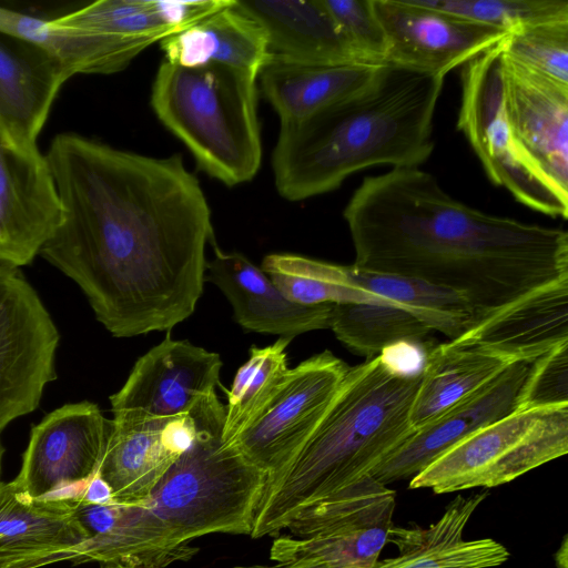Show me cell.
<instances>
[{
  "instance_id": "obj_31",
  "label": "cell",
  "mask_w": 568,
  "mask_h": 568,
  "mask_svg": "<svg viewBox=\"0 0 568 568\" xmlns=\"http://www.w3.org/2000/svg\"><path fill=\"white\" fill-rule=\"evenodd\" d=\"M261 268L290 301L302 305L372 303L399 306L346 283L344 265L292 253H273L263 258Z\"/></svg>"
},
{
  "instance_id": "obj_18",
  "label": "cell",
  "mask_w": 568,
  "mask_h": 568,
  "mask_svg": "<svg viewBox=\"0 0 568 568\" xmlns=\"http://www.w3.org/2000/svg\"><path fill=\"white\" fill-rule=\"evenodd\" d=\"M111 422L97 473L110 486L114 503H142L191 444L193 420L187 415L172 420Z\"/></svg>"
},
{
  "instance_id": "obj_14",
  "label": "cell",
  "mask_w": 568,
  "mask_h": 568,
  "mask_svg": "<svg viewBox=\"0 0 568 568\" xmlns=\"http://www.w3.org/2000/svg\"><path fill=\"white\" fill-rule=\"evenodd\" d=\"M111 425L88 400L52 410L31 429L13 480L33 498L71 493L98 471Z\"/></svg>"
},
{
  "instance_id": "obj_36",
  "label": "cell",
  "mask_w": 568,
  "mask_h": 568,
  "mask_svg": "<svg viewBox=\"0 0 568 568\" xmlns=\"http://www.w3.org/2000/svg\"><path fill=\"white\" fill-rule=\"evenodd\" d=\"M323 2L362 62L385 63L386 39L371 0H323Z\"/></svg>"
},
{
  "instance_id": "obj_33",
  "label": "cell",
  "mask_w": 568,
  "mask_h": 568,
  "mask_svg": "<svg viewBox=\"0 0 568 568\" xmlns=\"http://www.w3.org/2000/svg\"><path fill=\"white\" fill-rule=\"evenodd\" d=\"M427 6L515 33L568 18V0H423Z\"/></svg>"
},
{
  "instance_id": "obj_12",
  "label": "cell",
  "mask_w": 568,
  "mask_h": 568,
  "mask_svg": "<svg viewBox=\"0 0 568 568\" xmlns=\"http://www.w3.org/2000/svg\"><path fill=\"white\" fill-rule=\"evenodd\" d=\"M386 39L385 63L445 77L508 32L427 6L423 0H371Z\"/></svg>"
},
{
  "instance_id": "obj_40",
  "label": "cell",
  "mask_w": 568,
  "mask_h": 568,
  "mask_svg": "<svg viewBox=\"0 0 568 568\" xmlns=\"http://www.w3.org/2000/svg\"><path fill=\"white\" fill-rule=\"evenodd\" d=\"M73 552H50L33 555L0 554V568H40L59 561H72Z\"/></svg>"
},
{
  "instance_id": "obj_41",
  "label": "cell",
  "mask_w": 568,
  "mask_h": 568,
  "mask_svg": "<svg viewBox=\"0 0 568 568\" xmlns=\"http://www.w3.org/2000/svg\"><path fill=\"white\" fill-rule=\"evenodd\" d=\"M80 499L90 504L114 503L110 486L95 473L74 493Z\"/></svg>"
},
{
  "instance_id": "obj_26",
  "label": "cell",
  "mask_w": 568,
  "mask_h": 568,
  "mask_svg": "<svg viewBox=\"0 0 568 568\" xmlns=\"http://www.w3.org/2000/svg\"><path fill=\"white\" fill-rule=\"evenodd\" d=\"M164 60L184 67L222 64L258 74L267 59L263 28L236 1L160 41Z\"/></svg>"
},
{
  "instance_id": "obj_8",
  "label": "cell",
  "mask_w": 568,
  "mask_h": 568,
  "mask_svg": "<svg viewBox=\"0 0 568 568\" xmlns=\"http://www.w3.org/2000/svg\"><path fill=\"white\" fill-rule=\"evenodd\" d=\"M568 452V405L519 409L459 442L409 480L447 494L493 488Z\"/></svg>"
},
{
  "instance_id": "obj_11",
  "label": "cell",
  "mask_w": 568,
  "mask_h": 568,
  "mask_svg": "<svg viewBox=\"0 0 568 568\" xmlns=\"http://www.w3.org/2000/svg\"><path fill=\"white\" fill-rule=\"evenodd\" d=\"M59 332L19 268L0 266V432L38 408L55 378Z\"/></svg>"
},
{
  "instance_id": "obj_13",
  "label": "cell",
  "mask_w": 568,
  "mask_h": 568,
  "mask_svg": "<svg viewBox=\"0 0 568 568\" xmlns=\"http://www.w3.org/2000/svg\"><path fill=\"white\" fill-rule=\"evenodd\" d=\"M221 367L217 353L168 336L135 362L123 386L110 396L113 418L185 417L203 397L215 393Z\"/></svg>"
},
{
  "instance_id": "obj_1",
  "label": "cell",
  "mask_w": 568,
  "mask_h": 568,
  "mask_svg": "<svg viewBox=\"0 0 568 568\" xmlns=\"http://www.w3.org/2000/svg\"><path fill=\"white\" fill-rule=\"evenodd\" d=\"M45 156L63 214L40 255L77 283L97 320L133 337L190 317L215 240L181 155L148 156L68 132Z\"/></svg>"
},
{
  "instance_id": "obj_9",
  "label": "cell",
  "mask_w": 568,
  "mask_h": 568,
  "mask_svg": "<svg viewBox=\"0 0 568 568\" xmlns=\"http://www.w3.org/2000/svg\"><path fill=\"white\" fill-rule=\"evenodd\" d=\"M457 129L465 135L489 180L521 204L567 219L568 202L556 195L521 150L511 128L501 42L462 65Z\"/></svg>"
},
{
  "instance_id": "obj_43",
  "label": "cell",
  "mask_w": 568,
  "mask_h": 568,
  "mask_svg": "<svg viewBox=\"0 0 568 568\" xmlns=\"http://www.w3.org/2000/svg\"><path fill=\"white\" fill-rule=\"evenodd\" d=\"M3 455H4V447H3L1 438H0V481H1V474H2Z\"/></svg>"
},
{
  "instance_id": "obj_30",
  "label": "cell",
  "mask_w": 568,
  "mask_h": 568,
  "mask_svg": "<svg viewBox=\"0 0 568 568\" xmlns=\"http://www.w3.org/2000/svg\"><path fill=\"white\" fill-rule=\"evenodd\" d=\"M329 328L352 353L367 359L397 343L425 344L433 331L402 306L372 303L333 304Z\"/></svg>"
},
{
  "instance_id": "obj_28",
  "label": "cell",
  "mask_w": 568,
  "mask_h": 568,
  "mask_svg": "<svg viewBox=\"0 0 568 568\" xmlns=\"http://www.w3.org/2000/svg\"><path fill=\"white\" fill-rule=\"evenodd\" d=\"M0 30L33 42L75 74H111L125 69L143 50L114 36L61 27L52 19L0 7Z\"/></svg>"
},
{
  "instance_id": "obj_3",
  "label": "cell",
  "mask_w": 568,
  "mask_h": 568,
  "mask_svg": "<svg viewBox=\"0 0 568 568\" xmlns=\"http://www.w3.org/2000/svg\"><path fill=\"white\" fill-rule=\"evenodd\" d=\"M444 82L442 75L385 63L362 92L281 122L272 154L278 194L302 201L373 165L418 168L435 146L433 121Z\"/></svg>"
},
{
  "instance_id": "obj_25",
  "label": "cell",
  "mask_w": 568,
  "mask_h": 568,
  "mask_svg": "<svg viewBox=\"0 0 568 568\" xmlns=\"http://www.w3.org/2000/svg\"><path fill=\"white\" fill-rule=\"evenodd\" d=\"M89 538L69 495L33 498L14 480L0 481V554L75 557V548Z\"/></svg>"
},
{
  "instance_id": "obj_37",
  "label": "cell",
  "mask_w": 568,
  "mask_h": 568,
  "mask_svg": "<svg viewBox=\"0 0 568 568\" xmlns=\"http://www.w3.org/2000/svg\"><path fill=\"white\" fill-rule=\"evenodd\" d=\"M488 496L487 491L469 496L458 495L449 503L442 517L427 528H403L392 526L387 541L393 542L400 552L418 550L442 542L463 539V534L470 517Z\"/></svg>"
},
{
  "instance_id": "obj_17",
  "label": "cell",
  "mask_w": 568,
  "mask_h": 568,
  "mask_svg": "<svg viewBox=\"0 0 568 568\" xmlns=\"http://www.w3.org/2000/svg\"><path fill=\"white\" fill-rule=\"evenodd\" d=\"M508 116L541 179L568 202V85L510 60L503 51Z\"/></svg>"
},
{
  "instance_id": "obj_19",
  "label": "cell",
  "mask_w": 568,
  "mask_h": 568,
  "mask_svg": "<svg viewBox=\"0 0 568 568\" xmlns=\"http://www.w3.org/2000/svg\"><path fill=\"white\" fill-rule=\"evenodd\" d=\"M207 278L230 302L234 320L246 331L293 338L329 328L333 304L302 305L290 301L246 256L212 243Z\"/></svg>"
},
{
  "instance_id": "obj_24",
  "label": "cell",
  "mask_w": 568,
  "mask_h": 568,
  "mask_svg": "<svg viewBox=\"0 0 568 568\" xmlns=\"http://www.w3.org/2000/svg\"><path fill=\"white\" fill-rule=\"evenodd\" d=\"M232 0H100L53 18L61 27L114 36L145 49L226 7Z\"/></svg>"
},
{
  "instance_id": "obj_38",
  "label": "cell",
  "mask_w": 568,
  "mask_h": 568,
  "mask_svg": "<svg viewBox=\"0 0 568 568\" xmlns=\"http://www.w3.org/2000/svg\"><path fill=\"white\" fill-rule=\"evenodd\" d=\"M562 405H568V342L531 363L518 410Z\"/></svg>"
},
{
  "instance_id": "obj_2",
  "label": "cell",
  "mask_w": 568,
  "mask_h": 568,
  "mask_svg": "<svg viewBox=\"0 0 568 568\" xmlns=\"http://www.w3.org/2000/svg\"><path fill=\"white\" fill-rule=\"evenodd\" d=\"M359 270L464 296L479 322L568 280V233L488 214L418 168L365 178L344 210Z\"/></svg>"
},
{
  "instance_id": "obj_6",
  "label": "cell",
  "mask_w": 568,
  "mask_h": 568,
  "mask_svg": "<svg viewBox=\"0 0 568 568\" xmlns=\"http://www.w3.org/2000/svg\"><path fill=\"white\" fill-rule=\"evenodd\" d=\"M257 74L222 64H160L151 94L159 120L206 174L229 186L251 181L262 160Z\"/></svg>"
},
{
  "instance_id": "obj_27",
  "label": "cell",
  "mask_w": 568,
  "mask_h": 568,
  "mask_svg": "<svg viewBox=\"0 0 568 568\" xmlns=\"http://www.w3.org/2000/svg\"><path fill=\"white\" fill-rule=\"evenodd\" d=\"M511 363L498 354L457 339L428 347L409 414L413 429L440 416Z\"/></svg>"
},
{
  "instance_id": "obj_5",
  "label": "cell",
  "mask_w": 568,
  "mask_h": 568,
  "mask_svg": "<svg viewBox=\"0 0 568 568\" xmlns=\"http://www.w3.org/2000/svg\"><path fill=\"white\" fill-rule=\"evenodd\" d=\"M419 381L420 372L398 373L379 355L349 366L311 437L267 477L250 536L280 535L303 509L371 475L413 434Z\"/></svg>"
},
{
  "instance_id": "obj_22",
  "label": "cell",
  "mask_w": 568,
  "mask_h": 568,
  "mask_svg": "<svg viewBox=\"0 0 568 568\" xmlns=\"http://www.w3.org/2000/svg\"><path fill=\"white\" fill-rule=\"evenodd\" d=\"M456 339L510 362H534L568 342V280L526 295Z\"/></svg>"
},
{
  "instance_id": "obj_39",
  "label": "cell",
  "mask_w": 568,
  "mask_h": 568,
  "mask_svg": "<svg viewBox=\"0 0 568 568\" xmlns=\"http://www.w3.org/2000/svg\"><path fill=\"white\" fill-rule=\"evenodd\" d=\"M419 344L402 342L384 349L379 356L394 371L403 374H416L422 371L425 354Z\"/></svg>"
},
{
  "instance_id": "obj_32",
  "label": "cell",
  "mask_w": 568,
  "mask_h": 568,
  "mask_svg": "<svg viewBox=\"0 0 568 568\" xmlns=\"http://www.w3.org/2000/svg\"><path fill=\"white\" fill-rule=\"evenodd\" d=\"M291 339L280 337L266 347H251L247 361L237 369L227 392L223 427L225 444L267 404L278 388L288 371L286 348Z\"/></svg>"
},
{
  "instance_id": "obj_44",
  "label": "cell",
  "mask_w": 568,
  "mask_h": 568,
  "mask_svg": "<svg viewBox=\"0 0 568 568\" xmlns=\"http://www.w3.org/2000/svg\"><path fill=\"white\" fill-rule=\"evenodd\" d=\"M100 568H134V567L110 564V565H101Z\"/></svg>"
},
{
  "instance_id": "obj_21",
  "label": "cell",
  "mask_w": 568,
  "mask_h": 568,
  "mask_svg": "<svg viewBox=\"0 0 568 568\" xmlns=\"http://www.w3.org/2000/svg\"><path fill=\"white\" fill-rule=\"evenodd\" d=\"M264 30L268 55L305 64L364 63L323 0H235Z\"/></svg>"
},
{
  "instance_id": "obj_15",
  "label": "cell",
  "mask_w": 568,
  "mask_h": 568,
  "mask_svg": "<svg viewBox=\"0 0 568 568\" xmlns=\"http://www.w3.org/2000/svg\"><path fill=\"white\" fill-rule=\"evenodd\" d=\"M62 214L47 156L37 145L18 143L0 130V266L29 265Z\"/></svg>"
},
{
  "instance_id": "obj_4",
  "label": "cell",
  "mask_w": 568,
  "mask_h": 568,
  "mask_svg": "<svg viewBox=\"0 0 568 568\" xmlns=\"http://www.w3.org/2000/svg\"><path fill=\"white\" fill-rule=\"evenodd\" d=\"M189 447L139 504H120L101 535L106 557L134 568H163L197 552L210 534L251 535L267 475L223 440L225 406L216 393L189 413Z\"/></svg>"
},
{
  "instance_id": "obj_35",
  "label": "cell",
  "mask_w": 568,
  "mask_h": 568,
  "mask_svg": "<svg viewBox=\"0 0 568 568\" xmlns=\"http://www.w3.org/2000/svg\"><path fill=\"white\" fill-rule=\"evenodd\" d=\"M509 558L504 545L491 539L442 542L377 560L373 568H494Z\"/></svg>"
},
{
  "instance_id": "obj_7",
  "label": "cell",
  "mask_w": 568,
  "mask_h": 568,
  "mask_svg": "<svg viewBox=\"0 0 568 568\" xmlns=\"http://www.w3.org/2000/svg\"><path fill=\"white\" fill-rule=\"evenodd\" d=\"M395 491L368 475L300 511L270 548L282 568H373L393 526Z\"/></svg>"
},
{
  "instance_id": "obj_20",
  "label": "cell",
  "mask_w": 568,
  "mask_h": 568,
  "mask_svg": "<svg viewBox=\"0 0 568 568\" xmlns=\"http://www.w3.org/2000/svg\"><path fill=\"white\" fill-rule=\"evenodd\" d=\"M71 77L38 44L0 30V130L18 143L37 145L52 104Z\"/></svg>"
},
{
  "instance_id": "obj_29",
  "label": "cell",
  "mask_w": 568,
  "mask_h": 568,
  "mask_svg": "<svg viewBox=\"0 0 568 568\" xmlns=\"http://www.w3.org/2000/svg\"><path fill=\"white\" fill-rule=\"evenodd\" d=\"M344 270L349 285L405 307L450 341L479 322L467 300L453 291L408 277L366 272L353 264L344 265Z\"/></svg>"
},
{
  "instance_id": "obj_16",
  "label": "cell",
  "mask_w": 568,
  "mask_h": 568,
  "mask_svg": "<svg viewBox=\"0 0 568 568\" xmlns=\"http://www.w3.org/2000/svg\"><path fill=\"white\" fill-rule=\"evenodd\" d=\"M531 363L509 364L475 393L414 430L371 476L386 486L412 479L459 442L518 410Z\"/></svg>"
},
{
  "instance_id": "obj_42",
  "label": "cell",
  "mask_w": 568,
  "mask_h": 568,
  "mask_svg": "<svg viewBox=\"0 0 568 568\" xmlns=\"http://www.w3.org/2000/svg\"><path fill=\"white\" fill-rule=\"evenodd\" d=\"M567 536L564 537L561 545L555 554V562L557 568H568V546Z\"/></svg>"
},
{
  "instance_id": "obj_34",
  "label": "cell",
  "mask_w": 568,
  "mask_h": 568,
  "mask_svg": "<svg viewBox=\"0 0 568 568\" xmlns=\"http://www.w3.org/2000/svg\"><path fill=\"white\" fill-rule=\"evenodd\" d=\"M501 47L514 62L568 85V18L510 33Z\"/></svg>"
},
{
  "instance_id": "obj_10",
  "label": "cell",
  "mask_w": 568,
  "mask_h": 568,
  "mask_svg": "<svg viewBox=\"0 0 568 568\" xmlns=\"http://www.w3.org/2000/svg\"><path fill=\"white\" fill-rule=\"evenodd\" d=\"M348 367L324 351L288 368L267 404L226 445L267 477L276 474L311 437Z\"/></svg>"
},
{
  "instance_id": "obj_23",
  "label": "cell",
  "mask_w": 568,
  "mask_h": 568,
  "mask_svg": "<svg viewBox=\"0 0 568 568\" xmlns=\"http://www.w3.org/2000/svg\"><path fill=\"white\" fill-rule=\"evenodd\" d=\"M382 64H305L267 55L257 79L281 122L306 118L357 94L381 73Z\"/></svg>"
}]
</instances>
